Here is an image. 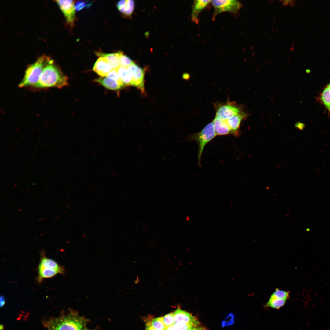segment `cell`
Returning a JSON list of instances; mask_svg holds the SVG:
<instances>
[{"label":"cell","mask_w":330,"mask_h":330,"mask_svg":"<svg viewBox=\"0 0 330 330\" xmlns=\"http://www.w3.org/2000/svg\"><path fill=\"white\" fill-rule=\"evenodd\" d=\"M68 85V79L53 61L45 68L37 84L33 87L37 89L50 88H61Z\"/></svg>","instance_id":"1"},{"label":"cell","mask_w":330,"mask_h":330,"mask_svg":"<svg viewBox=\"0 0 330 330\" xmlns=\"http://www.w3.org/2000/svg\"><path fill=\"white\" fill-rule=\"evenodd\" d=\"M53 61L46 56L39 57L26 70L22 80L18 85L20 88L33 87L38 82L45 68Z\"/></svg>","instance_id":"2"},{"label":"cell","mask_w":330,"mask_h":330,"mask_svg":"<svg viewBox=\"0 0 330 330\" xmlns=\"http://www.w3.org/2000/svg\"><path fill=\"white\" fill-rule=\"evenodd\" d=\"M217 136L213 121L207 124L200 131L190 134L187 137L189 140H194L198 146V163L200 166L203 152L206 145Z\"/></svg>","instance_id":"3"},{"label":"cell","mask_w":330,"mask_h":330,"mask_svg":"<svg viewBox=\"0 0 330 330\" xmlns=\"http://www.w3.org/2000/svg\"><path fill=\"white\" fill-rule=\"evenodd\" d=\"M84 322L82 319L73 315H68L56 320L50 327L55 330H82Z\"/></svg>","instance_id":"4"},{"label":"cell","mask_w":330,"mask_h":330,"mask_svg":"<svg viewBox=\"0 0 330 330\" xmlns=\"http://www.w3.org/2000/svg\"><path fill=\"white\" fill-rule=\"evenodd\" d=\"M211 3L214 9L213 16V20L217 15L222 12H228L237 13L243 6L241 2L236 0H211Z\"/></svg>","instance_id":"5"},{"label":"cell","mask_w":330,"mask_h":330,"mask_svg":"<svg viewBox=\"0 0 330 330\" xmlns=\"http://www.w3.org/2000/svg\"><path fill=\"white\" fill-rule=\"evenodd\" d=\"M215 106L216 110L215 117L223 120H226L244 112L242 108L234 102L217 103Z\"/></svg>","instance_id":"6"},{"label":"cell","mask_w":330,"mask_h":330,"mask_svg":"<svg viewBox=\"0 0 330 330\" xmlns=\"http://www.w3.org/2000/svg\"><path fill=\"white\" fill-rule=\"evenodd\" d=\"M127 68L131 74L133 81L132 86L139 89L142 92L144 91V69L141 68L137 64L133 63Z\"/></svg>","instance_id":"7"},{"label":"cell","mask_w":330,"mask_h":330,"mask_svg":"<svg viewBox=\"0 0 330 330\" xmlns=\"http://www.w3.org/2000/svg\"><path fill=\"white\" fill-rule=\"evenodd\" d=\"M56 2L63 13L67 22L73 26L75 18L74 1L69 0H56Z\"/></svg>","instance_id":"8"},{"label":"cell","mask_w":330,"mask_h":330,"mask_svg":"<svg viewBox=\"0 0 330 330\" xmlns=\"http://www.w3.org/2000/svg\"><path fill=\"white\" fill-rule=\"evenodd\" d=\"M93 71L101 77L107 76L113 68L111 65L103 57H99L93 67Z\"/></svg>","instance_id":"9"},{"label":"cell","mask_w":330,"mask_h":330,"mask_svg":"<svg viewBox=\"0 0 330 330\" xmlns=\"http://www.w3.org/2000/svg\"><path fill=\"white\" fill-rule=\"evenodd\" d=\"M247 116L248 115L244 112L226 120L231 130L232 135L237 137L239 135V129L241 123L243 119L247 117Z\"/></svg>","instance_id":"10"},{"label":"cell","mask_w":330,"mask_h":330,"mask_svg":"<svg viewBox=\"0 0 330 330\" xmlns=\"http://www.w3.org/2000/svg\"><path fill=\"white\" fill-rule=\"evenodd\" d=\"M95 81L106 88L116 90L125 86L122 81H119L107 76L101 77L96 79Z\"/></svg>","instance_id":"11"},{"label":"cell","mask_w":330,"mask_h":330,"mask_svg":"<svg viewBox=\"0 0 330 330\" xmlns=\"http://www.w3.org/2000/svg\"><path fill=\"white\" fill-rule=\"evenodd\" d=\"M211 0H196L194 2L191 14V20L193 22L198 24L199 16L201 12L211 3Z\"/></svg>","instance_id":"12"},{"label":"cell","mask_w":330,"mask_h":330,"mask_svg":"<svg viewBox=\"0 0 330 330\" xmlns=\"http://www.w3.org/2000/svg\"><path fill=\"white\" fill-rule=\"evenodd\" d=\"M39 266L44 267H49L58 270L61 274L64 275L65 273V267L58 264L53 259L49 258L45 255V252H41V258Z\"/></svg>","instance_id":"13"},{"label":"cell","mask_w":330,"mask_h":330,"mask_svg":"<svg viewBox=\"0 0 330 330\" xmlns=\"http://www.w3.org/2000/svg\"><path fill=\"white\" fill-rule=\"evenodd\" d=\"M212 121L217 135L232 134L231 130L226 120L215 117Z\"/></svg>","instance_id":"14"},{"label":"cell","mask_w":330,"mask_h":330,"mask_svg":"<svg viewBox=\"0 0 330 330\" xmlns=\"http://www.w3.org/2000/svg\"><path fill=\"white\" fill-rule=\"evenodd\" d=\"M175 323H189L197 320L194 316L190 313L178 307L174 312Z\"/></svg>","instance_id":"15"},{"label":"cell","mask_w":330,"mask_h":330,"mask_svg":"<svg viewBox=\"0 0 330 330\" xmlns=\"http://www.w3.org/2000/svg\"><path fill=\"white\" fill-rule=\"evenodd\" d=\"M38 273L37 279L38 283H41L44 279L51 278L57 274H61L56 269L40 266H38Z\"/></svg>","instance_id":"16"},{"label":"cell","mask_w":330,"mask_h":330,"mask_svg":"<svg viewBox=\"0 0 330 330\" xmlns=\"http://www.w3.org/2000/svg\"><path fill=\"white\" fill-rule=\"evenodd\" d=\"M120 51L112 53H105L97 52L96 55L99 57H104L111 65L113 69L117 70L119 67V56Z\"/></svg>","instance_id":"17"},{"label":"cell","mask_w":330,"mask_h":330,"mask_svg":"<svg viewBox=\"0 0 330 330\" xmlns=\"http://www.w3.org/2000/svg\"><path fill=\"white\" fill-rule=\"evenodd\" d=\"M117 70L125 86H132V76L127 68L120 67Z\"/></svg>","instance_id":"18"},{"label":"cell","mask_w":330,"mask_h":330,"mask_svg":"<svg viewBox=\"0 0 330 330\" xmlns=\"http://www.w3.org/2000/svg\"><path fill=\"white\" fill-rule=\"evenodd\" d=\"M199 325L197 320L189 323H177L167 328L166 330H189Z\"/></svg>","instance_id":"19"},{"label":"cell","mask_w":330,"mask_h":330,"mask_svg":"<svg viewBox=\"0 0 330 330\" xmlns=\"http://www.w3.org/2000/svg\"><path fill=\"white\" fill-rule=\"evenodd\" d=\"M286 300L271 296L268 301L265 305V307L279 309L284 305Z\"/></svg>","instance_id":"20"},{"label":"cell","mask_w":330,"mask_h":330,"mask_svg":"<svg viewBox=\"0 0 330 330\" xmlns=\"http://www.w3.org/2000/svg\"><path fill=\"white\" fill-rule=\"evenodd\" d=\"M321 100L330 114V87L328 86L323 90Z\"/></svg>","instance_id":"21"},{"label":"cell","mask_w":330,"mask_h":330,"mask_svg":"<svg viewBox=\"0 0 330 330\" xmlns=\"http://www.w3.org/2000/svg\"><path fill=\"white\" fill-rule=\"evenodd\" d=\"M151 324L153 328L156 330H167V328L164 323L163 317L152 319L151 320Z\"/></svg>","instance_id":"22"},{"label":"cell","mask_w":330,"mask_h":330,"mask_svg":"<svg viewBox=\"0 0 330 330\" xmlns=\"http://www.w3.org/2000/svg\"><path fill=\"white\" fill-rule=\"evenodd\" d=\"M119 60L120 67L127 68L134 63L130 57L124 55L123 52L121 51H120Z\"/></svg>","instance_id":"23"},{"label":"cell","mask_w":330,"mask_h":330,"mask_svg":"<svg viewBox=\"0 0 330 330\" xmlns=\"http://www.w3.org/2000/svg\"><path fill=\"white\" fill-rule=\"evenodd\" d=\"M163 320L167 328L175 324L174 313H170L163 317Z\"/></svg>","instance_id":"24"},{"label":"cell","mask_w":330,"mask_h":330,"mask_svg":"<svg viewBox=\"0 0 330 330\" xmlns=\"http://www.w3.org/2000/svg\"><path fill=\"white\" fill-rule=\"evenodd\" d=\"M289 294L288 291H285L277 288L271 296L279 299H287L289 298Z\"/></svg>","instance_id":"25"},{"label":"cell","mask_w":330,"mask_h":330,"mask_svg":"<svg viewBox=\"0 0 330 330\" xmlns=\"http://www.w3.org/2000/svg\"><path fill=\"white\" fill-rule=\"evenodd\" d=\"M127 10L123 15L127 17H130L132 14L135 7V2L133 0H127Z\"/></svg>","instance_id":"26"},{"label":"cell","mask_w":330,"mask_h":330,"mask_svg":"<svg viewBox=\"0 0 330 330\" xmlns=\"http://www.w3.org/2000/svg\"><path fill=\"white\" fill-rule=\"evenodd\" d=\"M91 5L90 2H88L86 1H78L75 5V10L79 11L84 8L90 6Z\"/></svg>","instance_id":"27"},{"label":"cell","mask_w":330,"mask_h":330,"mask_svg":"<svg viewBox=\"0 0 330 330\" xmlns=\"http://www.w3.org/2000/svg\"><path fill=\"white\" fill-rule=\"evenodd\" d=\"M117 6L118 10L124 15L127 9V0H122L119 1L117 4Z\"/></svg>","instance_id":"28"},{"label":"cell","mask_w":330,"mask_h":330,"mask_svg":"<svg viewBox=\"0 0 330 330\" xmlns=\"http://www.w3.org/2000/svg\"><path fill=\"white\" fill-rule=\"evenodd\" d=\"M107 76L117 81H122L120 78L117 70H112L108 73Z\"/></svg>","instance_id":"29"},{"label":"cell","mask_w":330,"mask_h":330,"mask_svg":"<svg viewBox=\"0 0 330 330\" xmlns=\"http://www.w3.org/2000/svg\"><path fill=\"white\" fill-rule=\"evenodd\" d=\"M284 6H293L295 4V1L293 0H281L279 1Z\"/></svg>","instance_id":"30"},{"label":"cell","mask_w":330,"mask_h":330,"mask_svg":"<svg viewBox=\"0 0 330 330\" xmlns=\"http://www.w3.org/2000/svg\"><path fill=\"white\" fill-rule=\"evenodd\" d=\"M151 320H150V318L146 319L145 321V330H156L153 328L152 325Z\"/></svg>","instance_id":"31"},{"label":"cell","mask_w":330,"mask_h":330,"mask_svg":"<svg viewBox=\"0 0 330 330\" xmlns=\"http://www.w3.org/2000/svg\"><path fill=\"white\" fill-rule=\"evenodd\" d=\"M205 329L200 325L193 327L189 330H205Z\"/></svg>","instance_id":"32"},{"label":"cell","mask_w":330,"mask_h":330,"mask_svg":"<svg viewBox=\"0 0 330 330\" xmlns=\"http://www.w3.org/2000/svg\"><path fill=\"white\" fill-rule=\"evenodd\" d=\"M5 298L3 296H0V306L1 307H2L5 305Z\"/></svg>","instance_id":"33"},{"label":"cell","mask_w":330,"mask_h":330,"mask_svg":"<svg viewBox=\"0 0 330 330\" xmlns=\"http://www.w3.org/2000/svg\"><path fill=\"white\" fill-rule=\"evenodd\" d=\"M50 330H55V329L52 327H50Z\"/></svg>","instance_id":"34"},{"label":"cell","mask_w":330,"mask_h":330,"mask_svg":"<svg viewBox=\"0 0 330 330\" xmlns=\"http://www.w3.org/2000/svg\"><path fill=\"white\" fill-rule=\"evenodd\" d=\"M328 86L330 87V83L329 84Z\"/></svg>","instance_id":"35"}]
</instances>
